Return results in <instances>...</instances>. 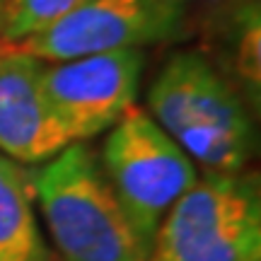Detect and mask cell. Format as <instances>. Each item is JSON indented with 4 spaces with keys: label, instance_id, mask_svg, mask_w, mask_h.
I'll list each match as a JSON object with an SVG mask.
<instances>
[{
    "label": "cell",
    "instance_id": "1",
    "mask_svg": "<svg viewBox=\"0 0 261 261\" xmlns=\"http://www.w3.org/2000/svg\"><path fill=\"white\" fill-rule=\"evenodd\" d=\"M152 121L208 172L232 174L252 152V121L232 85L196 51L169 58L148 94Z\"/></svg>",
    "mask_w": 261,
    "mask_h": 261
},
{
    "label": "cell",
    "instance_id": "2",
    "mask_svg": "<svg viewBox=\"0 0 261 261\" xmlns=\"http://www.w3.org/2000/svg\"><path fill=\"white\" fill-rule=\"evenodd\" d=\"M29 181L65 261H148L85 143H70Z\"/></svg>",
    "mask_w": 261,
    "mask_h": 261
},
{
    "label": "cell",
    "instance_id": "3",
    "mask_svg": "<svg viewBox=\"0 0 261 261\" xmlns=\"http://www.w3.org/2000/svg\"><path fill=\"white\" fill-rule=\"evenodd\" d=\"M102 172L150 261L165 215L198 179L194 160L148 114L128 109L104 143Z\"/></svg>",
    "mask_w": 261,
    "mask_h": 261
},
{
    "label": "cell",
    "instance_id": "4",
    "mask_svg": "<svg viewBox=\"0 0 261 261\" xmlns=\"http://www.w3.org/2000/svg\"><path fill=\"white\" fill-rule=\"evenodd\" d=\"M150 261H261V198L240 172H208L172 205Z\"/></svg>",
    "mask_w": 261,
    "mask_h": 261
},
{
    "label": "cell",
    "instance_id": "5",
    "mask_svg": "<svg viewBox=\"0 0 261 261\" xmlns=\"http://www.w3.org/2000/svg\"><path fill=\"white\" fill-rule=\"evenodd\" d=\"M189 0H87L41 34L17 41L32 58L70 61L177 39Z\"/></svg>",
    "mask_w": 261,
    "mask_h": 261
},
{
    "label": "cell",
    "instance_id": "6",
    "mask_svg": "<svg viewBox=\"0 0 261 261\" xmlns=\"http://www.w3.org/2000/svg\"><path fill=\"white\" fill-rule=\"evenodd\" d=\"M143 51H109L58 61L41 73L51 109L75 143L112 128L130 109L143 75Z\"/></svg>",
    "mask_w": 261,
    "mask_h": 261
},
{
    "label": "cell",
    "instance_id": "7",
    "mask_svg": "<svg viewBox=\"0 0 261 261\" xmlns=\"http://www.w3.org/2000/svg\"><path fill=\"white\" fill-rule=\"evenodd\" d=\"M39 58L17 54L0 65V150L10 160L37 165L75 143L51 109Z\"/></svg>",
    "mask_w": 261,
    "mask_h": 261
},
{
    "label": "cell",
    "instance_id": "8",
    "mask_svg": "<svg viewBox=\"0 0 261 261\" xmlns=\"http://www.w3.org/2000/svg\"><path fill=\"white\" fill-rule=\"evenodd\" d=\"M0 261H48L32 208V181L0 155Z\"/></svg>",
    "mask_w": 261,
    "mask_h": 261
},
{
    "label": "cell",
    "instance_id": "9",
    "mask_svg": "<svg viewBox=\"0 0 261 261\" xmlns=\"http://www.w3.org/2000/svg\"><path fill=\"white\" fill-rule=\"evenodd\" d=\"M87 0H5L0 8V39L24 41L54 27Z\"/></svg>",
    "mask_w": 261,
    "mask_h": 261
},
{
    "label": "cell",
    "instance_id": "10",
    "mask_svg": "<svg viewBox=\"0 0 261 261\" xmlns=\"http://www.w3.org/2000/svg\"><path fill=\"white\" fill-rule=\"evenodd\" d=\"M237 37V68L254 92H259V8L252 5L240 15Z\"/></svg>",
    "mask_w": 261,
    "mask_h": 261
},
{
    "label": "cell",
    "instance_id": "11",
    "mask_svg": "<svg viewBox=\"0 0 261 261\" xmlns=\"http://www.w3.org/2000/svg\"><path fill=\"white\" fill-rule=\"evenodd\" d=\"M17 54H22L19 51V44H15V41H5V39H0V65H5L12 56H17Z\"/></svg>",
    "mask_w": 261,
    "mask_h": 261
},
{
    "label": "cell",
    "instance_id": "12",
    "mask_svg": "<svg viewBox=\"0 0 261 261\" xmlns=\"http://www.w3.org/2000/svg\"><path fill=\"white\" fill-rule=\"evenodd\" d=\"M3 3H5V0H0V8H3Z\"/></svg>",
    "mask_w": 261,
    "mask_h": 261
}]
</instances>
